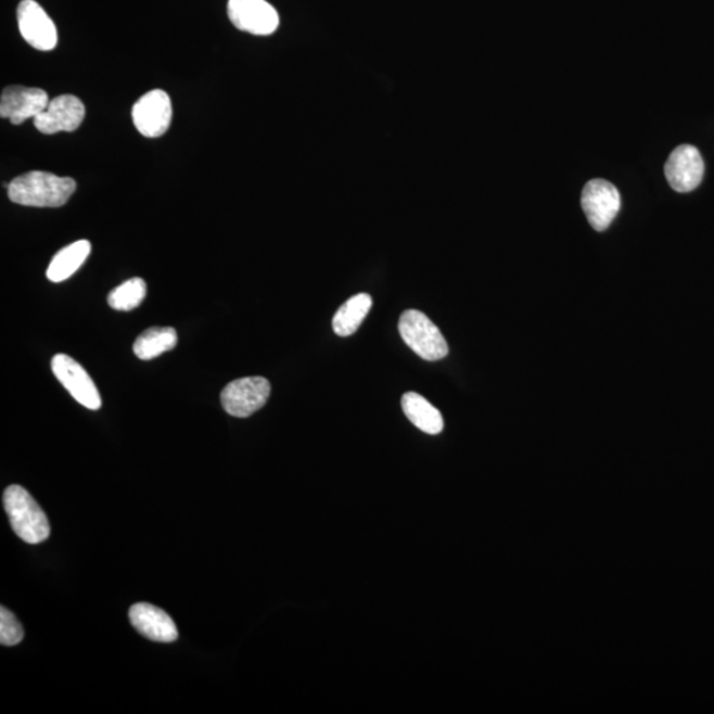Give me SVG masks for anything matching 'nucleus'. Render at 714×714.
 <instances>
[{
    "label": "nucleus",
    "mask_w": 714,
    "mask_h": 714,
    "mask_svg": "<svg viewBox=\"0 0 714 714\" xmlns=\"http://www.w3.org/2000/svg\"><path fill=\"white\" fill-rule=\"evenodd\" d=\"M50 99L39 88L9 87L0 97V117L10 119L12 125H22L46 111Z\"/></svg>",
    "instance_id": "f8f14e48"
},
{
    "label": "nucleus",
    "mask_w": 714,
    "mask_h": 714,
    "mask_svg": "<svg viewBox=\"0 0 714 714\" xmlns=\"http://www.w3.org/2000/svg\"><path fill=\"white\" fill-rule=\"evenodd\" d=\"M23 39L39 51H52L58 44V29L51 17L35 0H23L17 8Z\"/></svg>",
    "instance_id": "9d476101"
},
{
    "label": "nucleus",
    "mask_w": 714,
    "mask_h": 714,
    "mask_svg": "<svg viewBox=\"0 0 714 714\" xmlns=\"http://www.w3.org/2000/svg\"><path fill=\"white\" fill-rule=\"evenodd\" d=\"M85 106L76 95L64 94L50 101L46 111L34 118V125L42 135L75 131L81 126Z\"/></svg>",
    "instance_id": "9b49d317"
},
{
    "label": "nucleus",
    "mask_w": 714,
    "mask_h": 714,
    "mask_svg": "<svg viewBox=\"0 0 714 714\" xmlns=\"http://www.w3.org/2000/svg\"><path fill=\"white\" fill-rule=\"evenodd\" d=\"M705 171L700 151L691 144H683L670 155L664 166L668 183L677 192H691L701 183Z\"/></svg>",
    "instance_id": "1a4fd4ad"
},
{
    "label": "nucleus",
    "mask_w": 714,
    "mask_h": 714,
    "mask_svg": "<svg viewBox=\"0 0 714 714\" xmlns=\"http://www.w3.org/2000/svg\"><path fill=\"white\" fill-rule=\"evenodd\" d=\"M131 114L137 130L143 137L160 138L166 135L171 125V100L165 90H150L137 101Z\"/></svg>",
    "instance_id": "0eeeda50"
},
{
    "label": "nucleus",
    "mask_w": 714,
    "mask_h": 714,
    "mask_svg": "<svg viewBox=\"0 0 714 714\" xmlns=\"http://www.w3.org/2000/svg\"><path fill=\"white\" fill-rule=\"evenodd\" d=\"M398 330L407 346L423 360L437 361L449 354V346L438 327L421 311H405L399 318Z\"/></svg>",
    "instance_id": "7ed1b4c3"
},
{
    "label": "nucleus",
    "mask_w": 714,
    "mask_h": 714,
    "mask_svg": "<svg viewBox=\"0 0 714 714\" xmlns=\"http://www.w3.org/2000/svg\"><path fill=\"white\" fill-rule=\"evenodd\" d=\"M401 405L405 416L421 432L435 435L444 431V419H442L441 411L419 393H405Z\"/></svg>",
    "instance_id": "4468645a"
},
{
    "label": "nucleus",
    "mask_w": 714,
    "mask_h": 714,
    "mask_svg": "<svg viewBox=\"0 0 714 714\" xmlns=\"http://www.w3.org/2000/svg\"><path fill=\"white\" fill-rule=\"evenodd\" d=\"M12 531L28 544H39L51 535L50 522L26 488L12 484L3 495Z\"/></svg>",
    "instance_id": "f03ea898"
},
{
    "label": "nucleus",
    "mask_w": 714,
    "mask_h": 714,
    "mask_svg": "<svg viewBox=\"0 0 714 714\" xmlns=\"http://www.w3.org/2000/svg\"><path fill=\"white\" fill-rule=\"evenodd\" d=\"M271 386L262 377L242 378L229 383L221 392V404L228 415L246 419L268 401Z\"/></svg>",
    "instance_id": "20e7f679"
},
{
    "label": "nucleus",
    "mask_w": 714,
    "mask_h": 714,
    "mask_svg": "<svg viewBox=\"0 0 714 714\" xmlns=\"http://www.w3.org/2000/svg\"><path fill=\"white\" fill-rule=\"evenodd\" d=\"M581 204L590 226L598 232L607 231L621 209L620 191L607 180H591L585 186Z\"/></svg>",
    "instance_id": "39448f33"
},
{
    "label": "nucleus",
    "mask_w": 714,
    "mask_h": 714,
    "mask_svg": "<svg viewBox=\"0 0 714 714\" xmlns=\"http://www.w3.org/2000/svg\"><path fill=\"white\" fill-rule=\"evenodd\" d=\"M76 181L44 171L21 175L8 187L12 203L26 207L59 208L69 202L76 191Z\"/></svg>",
    "instance_id": "f257e3e1"
},
{
    "label": "nucleus",
    "mask_w": 714,
    "mask_h": 714,
    "mask_svg": "<svg viewBox=\"0 0 714 714\" xmlns=\"http://www.w3.org/2000/svg\"><path fill=\"white\" fill-rule=\"evenodd\" d=\"M24 638L23 627L9 609H0V643L3 646L20 645Z\"/></svg>",
    "instance_id": "6ab92c4d"
},
{
    "label": "nucleus",
    "mask_w": 714,
    "mask_h": 714,
    "mask_svg": "<svg viewBox=\"0 0 714 714\" xmlns=\"http://www.w3.org/2000/svg\"><path fill=\"white\" fill-rule=\"evenodd\" d=\"M90 252H92V245L88 240L76 241L74 244L65 246L48 266V280L54 283L68 280L87 262Z\"/></svg>",
    "instance_id": "2eb2a0df"
},
{
    "label": "nucleus",
    "mask_w": 714,
    "mask_h": 714,
    "mask_svg": "<svg viewBox=\"0 0 714 714\" xmlns=\"http://www.w3.org/2000/svg\"><path fill=\"white\" fill-rule=\"evenodd\" d=\"M372 307L371 295L361 293L344 302L332 319V329L337 336L346 337L359 330L362 320Z\"/></svg>",
    "instance_id": "dca6fc26"
},
{
    "label": "nucleus",
    "mask_w": 714,
    "mask_h": 714,
    "mask_svg": "<svg viewBox=\"0 0 714 714\" xmlns=\"http://www.w3.org/2000/svg\"><path fill=\"white\" fill-rule=\"evenodd\" d=\"M178 334L173 327H153L139 335L135 343L138 359L153 360L177 347Z\"/></svg>",
    "instance_id": "f3484780"
},
{
    "label": "nucleus",
    "mask_w": 714,
    "mask_h": 714,
    "mask_svg": "<svg viewBox=\"0 0 714 714\" xmlns=\"http://www.w3.org/2000/svg\"><path fill=\"white\" fill-rule=\"evenodd\" d=\"M51 367L54 377L78 404L90 410H99L102 407L101 396L92 378L75 359L59 354L53 357Z\"/></svg>",
    "instance_id": "423d86ee"
},
{
    "label": "nucleus",
    "mask_w": 714,
    "mask_h": 714,
    "mask_svg": "<svg viewBox=\"0 0 714 714\" xmlns=\"http://www.w3.org/2000/svg\"><path fill=\"white\" fill-rule=\"evenodd\" d=\"M228 15L235 28L252 35L268 36L280 26L277 10L266 0H229Z\"/></svg>",
    "instance_id": "6e6552de"
},
{
    "label": "nucleus",
    "mask_w": 714,
    "mask_h": 714,
    "mask_svg": "<svg viewBox=\"0 0 714 714\" xmlns=\"http://www.w3.org/2000/svg\"><path fill=\"white\" fill-rule=\"evenodd\" d=\"M146 293V282L142 278H131L112 290L107 296V304L117 311H131L142 304Z\"/></svg>",
    "instance_id": "a211bd4d"
},
{
    "label": "nucleus",
    "mask_w": 714,
    "mask_h": 714,
    "mask_svg": "<svg viewBox=\"0 0 714 714\" xmlns=\"http://www.w3.org/2000/svg\"><path fill=\"white\" fill-rule=\"evenodd\" d=\"M131 625L136 630L160 643H171L179 637L177 625L166 611L146 602L136 603L130 608Z\"/></svg>",
    "instance_id": "ddd939ff"
}]
</instances>
